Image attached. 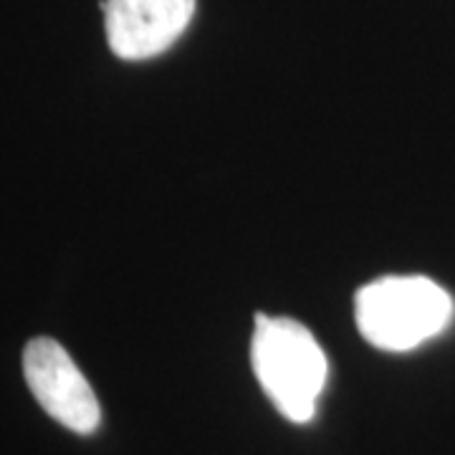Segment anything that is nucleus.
Instances as JSON below:
<instances>
[{"label":"nucleus","instance_id":"1","mask_svg":"<svg viewBox=\"0 0 455 455\" xmlns=\"http://www.w3.org/2000/svg\"><path fill=\"white\" fill-rule=\"evenodd\" d=\"M251 362L278 412L291 423H309L329 372L324 349L309 329L293 319L259 314Z\"/></svg>","mask_w":455,"mask_h":455},{"label":"nucleus","instance_id":"2","mask_svg":"<svg viewBox=\"0 0 455 455\" xmlns=\"http://www.w3.org/2000/svg\"><path fill=\"white\" fill-rule=\"evenodd\" d=\"M355 316L372 347L410 352L451 324L453 299L425 276H385L359 289Z\"/></svg>","mask_w":455,"mask_h":455},{"label":"nucleus","instance_id":"4","mask_svg":"<svg viewBox=\"0 0 455 455\" xmlns=\"http://www.w3.org/2000/svg\"><path fill=\"white\" fill-rule=\"evenodd\" d=\"M196 13V0H104V26L114 56L145 61L167 51Z\"/></svg>","mask_w":455,"mask_h":455},{"label":"nucleus","instance_id":"3","mask_svg":"<svg viewBox=\"0 0 455 455\" xmlns=\"http://www.w3.org/2000/svg\"><path fill=\"white\" fill-rule=\"evenodd\" d=\"M23 372L33 397L56 423L82 435L97 430L101 423L97 395L59 341L49 337L28 341L23 352Z\"/></svg>","mask_w":455,"mask_h":455}]
</instances>
